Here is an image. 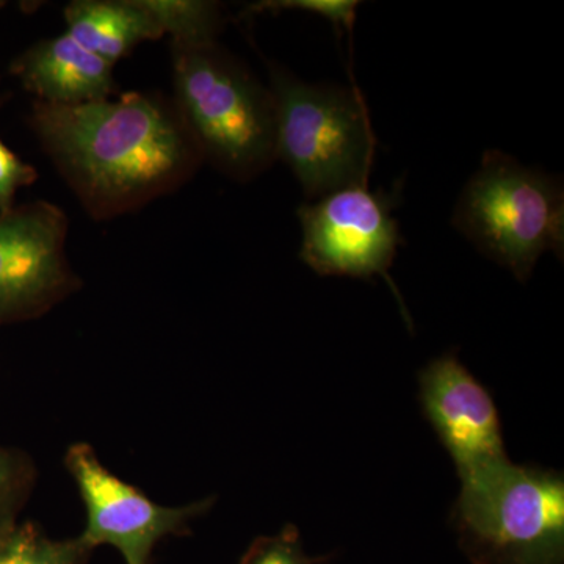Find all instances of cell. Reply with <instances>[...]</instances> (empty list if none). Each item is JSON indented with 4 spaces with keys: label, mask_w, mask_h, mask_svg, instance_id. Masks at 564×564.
<instances>
[{
    "label": "cell",
    "mask_w": 564,
    "mask_h": 564,
    "mask_svg": "<svg viewBox=\"0 0 564 564\" xmlns=\"http://www.w3.org/2000/svg\"><path fill=\"white\" fill-rule=\"evenodd\" d=\"M66 236L68 220L52 204L0 214V326L41 317L77 288Z\"/></svg>",
    "instance_id": "cell-8"
},
{
    "label": "cell",
    "mask_w": 564,
    "mask_h": 564,
    "mask_svg": "<svg viewBox=\"0 0 564 564\" xmlns=\"http://www.w3.org/2000/svg\"><path fill=\"white\" fill-rule=\"evenodd\" d=\"M36 466L28 452L0 445V538L20 524V514L36 484Z\"/></svg>",
    "instance_id": "cell-14"
},
{
    "label": "cell",
    "mask_w": 564,
    "mask_h": 564,
    "mask_svg": "<svg viewBox=\"0 0 564 564\" xmlns=\"http://www.w3.org/2000/svg\"><path fill=\"white\" fill-rule=\"evenodd\" d=\"M393 193L351 185L300 206L303 242L300 258L322 276L369 280L389 278L397 250L403 243L393 218Z\"/></svg>",
    "instance_id": "cell-6"
},
{
    "label": "cell",
    "mask_w": 564,
    "mask_h": 564,
    "mask_svg": "<svg viewBox=\"0 0 564 564\" xmlns=\"http://www.w3.org/2000/svg\"><path fill=\"white\" fill-rule=\"evenodd\" d=\"M174 87L198 150L237 180H251L276 159L272 91L217 44L173 46Z\"/></svg>",
    "instance_id": "cell-5"
},
{
    "label": "cell",
    "mask_w": 564,
    "mask_h": 564,
    "mask_svg": "<svg viewBox=\"0 0 564 564\" xmlns=\"http://www.w3.org/2000/svg\"><path fill=\"white\" fill-rule=\"evenodd\" d=\"M65 466L87 510L80 540L93 551L99 545H111L126 564H151L152 552L162 540L191 534V522L215 503L214 497L185 507L152 502L135 486L126 484L102 466L90 444L69 445Z\"/></svg>",
    "instance_id": "cell-7"
},
{
    "label": "cell",
    "mask_w": 564,
    "mask_h": 564,
    "mask_svg": "<svg viewBox=\"0 0 564 564\" xmlns=\"http://www.w3.org/2000/svg\"><path fill=\"white\" fill-rule=\"evenodd\" d=\"M318 560L306 554L299 529L289 524L280 533L256 538L239 564H317Z\"/></svg>",
    "instance_id": "cell-15"
},
{
    "label": "cell",
    "mask_w": 564,
    "mask_h": 564,
    "mask_svg": "<svg viewBox=\"0 0 564 564\" xmlns=\"http://www.w3.org/2000/svg\"><path fill=\"white\" fill-rule=\"evenodd\" d=\"M41 143L93 212L118 214L165 192L198 150L185 124L150 96L51 106L35 102Z\"/></svg>",
    "instance_id": "cell-1"
},
{
    "label": "cell",
    "mask_w": 564,
    "mask_h": 564,
    "mask_svg": "<svg viewBox=\"0 0 564 564\" xmlns=\"http://www.w3.org/2000/svg\"><path fill=\"white\" fill-rule=\"evenodd\" d=\"M452 223L481 254L525 282L544 252L563 259V182L513 155L486 151Z\"/></svg>",
    "instance_id": "cell-4"
},
{
    "label": "cell",
    "mask_w": 564,
    "mask_h": 564,
    "mask_svg": "<svg viewBox=\"0 0 564 564\" xmlns=\"http://www.w3.org/2000/svg\"><path fill=\"white\" fill-rule=\"evenodd\" d=\"M419 389L423 413L454 459L459 480L510 459L492 397L455 355L430 362Z\"/></svg>",
    "instance_id": "cell-9"
},
{
    "label": "cell",
    "mask_w": 564,
    "mask_h": 564,
    "mask_svg": "<svg viewBox=\"0 0 564 564\" xmlns=\"http://www.w3.org/2000/svg\"><path fill=\"white\" fill-rule=\"evenodd\" d=\"M2 6H3V3H2V2H0V7H2Z\"/></svg>",
    "instance_id": "cell-18"
},
{
    "label": "cell",
    "mask_w": 564,
    "mask_h": 564,
    "mask_svg": "<svg viewBox=\"0 0 564 564\" xmlns=\"http://www.w3.org/2000/svg\"><path fill=\"white\" fill-rule=\"evenodd\" d=\"M473 564H564V480L510 459L462 480L454 511Z\"/></svg>",
    "instance_id": "cell-2"
},
{
    "label": "cell",
    "mask_w": 564,
    "mask_h": 564,
    "mask_svg": "<svg viewBox=\"0 0 564 564\" xmlns=\"http://www.w3.org/2000/svg\"><path fill=\"white\" fill-rule=\"evenodd\" d=\"M93 552L80 536L54 540L33 522H20L0 538V564H85Z\"/></svg>",
    "instance_id": "cell-13"
},
{
    "label": "cell",
    "mask_w": 564,
    "mask_h": 564,
    "mask_svg": "<svg viewBox=\"0 0 564 564\" xmlns=\"http://www.w3.org/2000/svg\"><path fill=\"white\" fill-rule=\"evenodd\" d=\"M35 180V169L22 162L0 139V214L13 209L17 192L33 184Z\"/></svg>",
    "instance_id": "cell-17"
},
{
    "label": "cell",
    "mask_w": 564,
    "mask_h": 564,
    "mask_svg": "<svg viewBox=\"0 0 564 564\" xmlns=\"http://www.w3.org/2000/svg\"><path fill=\"white\" fill-rule=\"evenodd\" d=\"M276 158L291 169L304 195L367 185L377 139L369 109L356 84H307L282 68L270 69Z\"/></svg>",
    "instance_id": "cell-3"
},
{
    "label": "cell",
    "mask_w": 564,
    "mask_h": 564,
    "mask_svg": "<svg viewBox=\"0 0 564 564\" xmlns=\"http://www.w3.org/2000/svg\"><path fill=\"white\" fill-rule=\"evenodd\" d=\"M173 46L204 47L215 44L221 28L220 7L203 0H140Z\"/></svg>",
    "instance_id": "cell-12"
},
{
    "label": "cell",
    "mask_w": 564,
    "mask_h": 564,
    "mask_svg": "<svg viewBox=\"0 0 564 564\" xmlns=\"http://www.w3.org/2000/svg\"><path fill=\"white\" fill-rule=\"evenodd\" d=\"M65 21L68 35L110 65L163 35L140 0H77L66 7Z\"/></svg>",
    "instance_id": "cell-11"
},
{
    "label": "cell",
    "mask_w": 564,
    "mask_h": 564,
    "mask_svg": "<svg viewBox=\"0 0 564 564\" xmlns=\"http://www.w3.org/2000/svg\"><path fill=\"white\" fill-rule=\"evenodd\" d=\"M111 68L109 62L63 33L25 51L11 70L39 102L79 106L109 99L117 88Z\"/></svg>",
    "instance_id": "cell-10"
},
{
    "label": "cell",
    "mask_w": 564,
    "mask_h": 564,
    "mask_svg": "<svg viewBox=\"0 0 564 564\" xmlns=\"http://www.w3.org/2000/svg\"><path fill=\"white\" fill-rule=\"evenodd\" d=\"M359 2L356 0H263L254 3L248 11L262 13V11H304V13L317 14L332 22L337 35L347 32L351 35L356 22V10Z\"/></svg>",
    "instance_id": "cell-16"
}]
</instances>
